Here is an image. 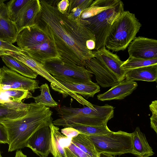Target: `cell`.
<instances>
[{"label":"cell","instance_id":"60d3db41","mask_svg":"<svg viewBox=\"0 0 157 157\" xmlns=\"http://www.w3.org/2000/svg\"><path fill=\"white\" fill-rule=\"evenodd\" d=\"M0 157H2L1 155V151L0 150Z\"/></svg>","mask_w":157,"mask_h":157},{"label":"cell","instance_id":"2e32d148","mask_svg":"<svg viewBox=\"0 0 157 157\" xmlns=\"http://www.w3.org/2000/svg\"><path fill=\"white\" fill-rule=\"evenodd\" d=\"M23 51L42 65L46 60L59 58L54 42L51 38L28 50Z\"/></svg>","mask_w":157,"mask_h":157},{"label":"cell","instance_id":"f546056e","mask_svg":"<svg viewBox=\"0 0 157 157\" xmlns=\"http://www.w3.org/2000/svg\"><path fill=\"white\" fill-rule=\"evenodd\" d=\"M70 138L64 147L66 157H91L78 147Z\"/></svg>","mask_w":157,"mask_h":157},{"label":"cell","instance_id":"484cf974","mask_svg":"<svg viewBox=\"0 0 157 157\" xmlns=\"http://www.w3.org/2000/svg\"><path fill=\"white\" fill-rule=\"evenodd\" d=\"M67 127L73 128L81 133L88 136L101 135L107 134L111 131L107 125L98 126L74 124L69 125Z\"/></svg>","mask_w":157,"mask_h":157},{"label":"cell","instance_id":"83f0119b","mask_svg":"<svg viewBox=\"0 0 157 157\" xmlns=\"http://www.w3.org/2000/svg\"><path fill=\"white\" fill-rule=\"evenodd\" d=\"M155 64H157V58L145 59L129 57L121 67L126 73L130 70Z\"/></svg>","mask_w":157,"mask_h":157},{"label":"cell","instance_id":"d6986e66","mask_svg":"<svg viewBox=\"0 0 157 157\" xmlns=\"http://www.w3.org/2000/svg\"><path fill=\"white\" fill-rule=\"evenodd\" d=\"M132 134V154L137 157H149L154 155L152 148L139 127H137Z\"/></svg>","mask_w":157,"mask_h":157},{"label":"cell","instance_id":"ac0fdd59","mask_svg":"<svg viewBox=\"0 0 157 157\" xmlns=\"http://www.w3.org/2000/svg\"><path fill=\"white\" fill-rule=\"evenodd\" d=\"M27 104L23 102L0 103V121L24 117L27 113Z\"/></svg>","mask_w":157,"mask_h":157},{"label":"cell","instance_id":"7402d4cb","mask_svg":"<svg viewBox=\"0 0 157 157\" xmlns=\"http://www.w3.org/2000/svg\"><path fill=\"white\" fill-rule=\"evenodd\" d=\"M51 130V150L54 157H66L64 147L69 138L63 135L59 128L52 123L50 125Z\"/></svg>","mask_w":157,"mask_h":157},{"label":"cell","instance_id":"ba28073f","mask_svg":"<svg viewBox=\"0 0 157 157\" xmlns=\"http://www.w3.org/2000/svg\"><path fill=\"white\" fill-rule=\"evenodd\" d=\"M50 38L47 32L36 24L25 28L18 33L16 42L19 48L26 51Z\"/></svg>","mask_w":157,"mask_h":157},{"label":"cell","instance_id":"4316f807","mask_svg":"<svg viewBox=\"0 0 157 157\" xmlns=\"http://www.w3.org/2000/svg\"><path fill=\"white\" fill-rule=\"evenodd\" d=\"M40 94L35 97H33L35 103L44 105L47 107H57L58 104L52 98L49 86L47 84L45 83L40 86Z\"/></svg>","mask_w":157,"mask_h":157},{"label":"cell","instance_id":"9a60e30c","mask_svg":"<svg viewBox=\"0 0 157 157\" xmlns=\"http://www.w3.org/2000/svg\"><path fill=\"white\" fill-rule=\"evenodd\" d=\"M137 86L135 81L124 80L112 86L107 91L99 94L97 98L102 101L123 99L131 94Z\"/></svg>","mask_w":157,"mask_h":157},{"label":"cell","instance_id":"836d02e7","mask_svg":"<svg viewBox=\"0 0 157 157\" xmlns=\"http://www.w3.org/2000/svg\"><path fill=\"white\" fill-rule=\"evenodd\" d=\"M62 133L67 137L72 138L76 136L80 132L71 127H67L61 129Z\"/></svg>","mask_w":157,"mask_h":157},{"label":"cell","instance_id":"ab89813d","mask_svg":"<svg viewBox=\"0 0 157 157\" xmlns=\"http://www.w3.org/2000/svg\"><path fill=\"white\" fill-rule=\"evenodd\" d=\"M6 1V0H0V6H1Z\"/></svg>","mask_w":157,"mask_h":157},{"label":"cell","instance_id":"e575fe53","mask_svg":"<svg viewBox=\"0 0 157 157\" xmlns=\"http://www.w3.org/2000/svg\"><path fill=\"white\" fill-rule=\"evenodd\" d=\"M69 5L68 0H59L56 7L59 11L63 13H66Z\"/></svg>","mask_w":157,"mask_h":157},{"label":"cell","instance_id":"5bb4252c","mask_svg":"<svg viewBox=\"0 0 157 157\" xmlns=\"http://www.w3.org/2000/svg\"><path fill=\"white\" fill-rule=\"evenodd\" d=\"M84 66L94 74L102 87L112 86L119 82L115 76L95 57L86 60Z\"/></svg>","mask_w":157,"mask_h":157},{"label":"cell","instance_id":"b9f144b4","mask_svg":"<svg viewBox=\"0 0 157 157\" xmlns=\"http://www.w3.org/2000/svg\"><path fill=\"white\" fill-rule=\"evenodd\" d=\"M97 157H100L99 156V155Z\"/></svg>","mask_w":157,"mask_h":157},{"label":"cell","instance_id":"44dd1931","mask_svg":"<svg viewBox=\"0 0 157 157\" xmlns=\"http://www.w3.org/2000/svg\"><path fill=\"white\" fill-rule=\"evenodd\" d=\"M33 97L31 93L28 90L12 89L10 86L0 84V103L22 102L23 100Z\"/></svg>","mask_w":157,"mask_h":157},{"label":"cell","instance_id":"e0dca14e","mask_svg":"<svg viewBox=\"0 0 157 157\" xmlns=\"http://www.w3.org/2000/svg\"><path fill=\"white\" fill-rule=\"evenodd\" d=\"M18 32L14 23L9 17L4 3L0 6V40L13 44L16 42Z\"/></svg>","mask_w":157,"mask_h":157},{"label":"cell","instance_id":"30bf717a","mask_svg":"<svg viewBox=\"0 0 157 157\" xmlns=\"http://www.w3.org/2000/svg\"><path fill=\"white\" fill-rule=\"evenodd\" d=\"M50 125L44 126L35 132L26 144V147L30 148L40 157H47L51 152L52 135Z\"/></svg>","mask_w":157,"mask_h":157},{"label":"cell","instance_id":"9c48e42d","mask_svg":"<svg viewBox=\"0 0 157 157\" xmlns=\"http://www.w3.org/2000/svg\"><path fill=\"white\" fill-rule=\"evenodd\" d=\"M129 57L150 59L157 58V40L143 36L136 37L128 46Z\"/></svg>","mask_w":157,"mask_h":157},{"label":"cell","instance_id":"8d00e7d4","mask_svg":"<svg viewBox=\"0 0 157 157\" xmlns=\"http://www.w3.org/2000/svg\"><path fill=\"white\" fill-rule=\"evenodd\" d=\"M84 0H69V6L66 13L69 14L74 9L82 3Z\"/></svg>","mask_w":157,"mask_h":157},{"label":"cell","instance_id":"4dcf8cb0","mask_svg":"<svg viewBox=\"0 0 157 157\" xmlns=\"http://www.w3.org/2000/svg\"><path fill=\"white\" fill-rule=\"evenodd\" d=\"M93 1L92 0H84L80 5L72 10L69 14H67V17L70 18L78 19L82 11L88 7Z\"/></svg>","mask_w":157,"mask_h":157},{"label":"cell","instance_id":"3957f363","mask_svg":"<svg viewBox=\"0 0 157 157\" xmlns=\"http://www.w3.org/2000/svg\"><path fill=\"white\" fill-rule=\"evenodd\" d=\"M141 26L134 13L124 11L113 25L105 47L113 52L125 50L136 37Z\"/></svg>","mask_w":157,"mask_h":157},{"label":"cell","instance_id":"d4e9b609","mask_svg":"<svg viewBox=\"0 0 157 157\" xmlns=\"http://www.w3.org/2000/svg\"><path fill=\"white\" fill-rule=\"evenodd\" d=\"M71 140L76 146L91 157L99 156L93 144L86 135L80 133Z\"/></svg>","mask_w":157,"mask_h":157},{"label":"cell","instance_id":"d590c367","mask_svg":"<svg viewBox=\"0 0 157 157\" xmlns=\"http://www.w3.org/2000/svg\"><path fill=\"white\" fill-rule=\"evenodd\" d=\"M7 134L4 126L0 123V143L8 144Z\"/></svg>","mask_w":157,"mask_h":157},{"label":"cell","instance_id":"277c9868","mask_svg":"<svg viewBox=\"0 0 157 157\" xmlns=\"http://www.w3.org/2000/svg\"><path fill=\"white\" fill-rule=\"evenodd\" d=\"M124 11V4L121 0L114 6L104 10L95 15L80 22L94 35V50L105 47L106 39L114 23Z\"/></svg>","mask_w":157,"mask_h":157},{"label":"cell","instance_id":"52a82bcc","mask_svg":"<svg viewBox=\"0 0 157 157\" xmlns=\"http://www.w3.org/2000/svg\"><path fill=\"white\" fill-rule=\"evenodd\" d=\"M0 84L33 93L40 88L39 81L24 76L4 66L0 68Z\"/></svg>","mask_w":157,"mask_h":157},{"label":"cell","instance_id":"6da1fadb","mask_svg":"<svg viewBox=\"0 0 157 157\" xmlns=\"http://www.w3.org/2000/svg\"><path fill=\"white\" fill-rule=\"evenodd\" d=\"M40 11L37 24L53 40L59 58L64 61L84 66L85 61L94 57L93 51L86 46L95 40L94 34L78 19L68 17L46 0H40Z\"/></svg>","mask_w":157,"mask_h":157},{"label":"cell","instance_id":"7a4b0ae2","mask_svg":"<svg viewBox=\"0 0 157 157\" xmlns=\"http://www.w3.org/2000/svg\"><path fill=\"white\" fill-rule=\"evenodd\" d=\"M52 113L48 107L31 103L29 104L27 113L24 117L0 121L7 134L8 151L26 147L29 139L35 132L52 123Z\"/></svg>","mask_w":157,"mask_h":157},{"label":"cell","instance_id":"ffe728a7","mask_svg":"<svg viewBox=\"0 0 157 157\" xmlns=\"http://www.w3.org/2000/svg\"><path fill=\"white\" fill-rule=\"evenodd\" d=\"M125 80L157 82V64L129 70L125 73Z\"/></svg>","mask_w":157,"mask_h":157},{"label":"cell","instance_id":"f1b7e54d","mask_svg":"<svg viewBox=\"0 0 157 157\" xmlns=\"http://www.w3.org/2000/svg\"><path fill=\"white\" fill-rule=\"evenodd\" d=\"M29 0H11L6 3L9 19L13 21L23 7Z\"/></svg>","mask_w":157,"mask_h":157},{"label":"cell","instance_id":"8fae6325","mask_svg":"<svg viewBox=\"0 0 157 157\" xmlns=\"http://www.w3.org/2000/svg\"><path fill=\"white\" fill-rule=\"evenodd\" d=\"M94 57L98 60L108 71L113 74L119 82L125 78V71L121 67L122 61L117 54L103 47L93 50Z\"/></svg>","mask_w":157,"mask_h":157},{"label":"cell","instance_id":"7c38bea8","mask_svg":"<svg viewBox=\"0 0 157 157\" xmlns=\"http://www.w3.org/2000/svg\"><path fill=\"white\" fill-rule=\"evenodd\" d=\"M52 76L68 89L86 99L93 98L100 90L99 86L92 81L85 82L63 76Z\"/></svg>","mask_w":157,"mask_h":157},{"label":"cell","instance_id":"8992f818","mask_svg":"<svg viewBox=\"0 0 157 157\" xmlns=\"http://www.w3.org/2000/svg\"><path fill=\"white\" fill-rule=\"evenodd\" d=\"M42 65L52 76H63L85 82L92 81L93 74L85 67L64 61L59 58L46 60Z\"/></svg>","mask_w":157,"mask_h":157},{"label":"cell","instance_id":"cb8c5ba5","mask_svg":"<svg viewBox=\"0 0 157 157\" xmlns=\"http://www.w3.org/2000/svg\"><path fill=\"white\" fill-rule=\"evenodd\" d=\"M119 0H96L81 13L78 19H85L94 16L104 10L115 5Z\"/></svg>","mask_w":157,"mask_h":157},{"label":"cell","instance_id":"74e56055","mask_svg":"<svg viewBox=\"0 0 157 157\" xmlns=\"http://www.w3.org/2000/svg\"><path fill=\"white\" fill-rule=\"evenodd\" d=\"M14 157H27L26 155H25L21 150H17Z\"/></svg>","mask_w":157,"mask_h":157},{"label":"cell","instance_id":"5b68a950","mask_svg":"<svg viewBox=\"0 0 157 157\" xmlns=\"http://www.w3.org/2000/svg\"><path fill=\"white\" fill-rule=\"evenodd\" d=\"M87 136L93 144L99 155L105 153L114 156L131 153L132 133L121 131H111L101 135Z\"/></svg>","mask_w":157,"mask_h":157},{"label":"cell","instance_id":"d6a6232c","mask_svg":"<svg viewBox=\"0 0 157 157\" xmlns=\"http://www.w3.org/2000/svg\"><path fill=\"white\" fill-rule=\"evenodd\" d=\"M150 109L152 115L150 118L151 127L157 133V100L152 101L149 105Z\"/></svg>","mask_w":157,"mask_h":157},{"label":"cell","instance_id":"603a6c76","mask_svg":"<svg viewBox=\"0 0 157 157\" xmlns=\"http://www.w3.org/2000/svg\"><path fill=\"white\" fill-rule=\"evenodd\" d=\"M3 62L9 68L30 78H35L38 74L21 62L9 55L1 56Z\"/></svg>","mask_w":157,"mask_h":157},{"label":"cell","instance_id":"1f68e13d","mask_svg":"<svg viewBox=\"0 0 157 157\" xmlns=\"http://www.w3.org/2000/svg\"><path fill=\"white\" fill-rule=\"evenodd\" d=\"M21 50L18 47L14 46L10 42L0 40V56L4 55H7V51L19 52Z\"/></svg>","mask_w":157,"mask_h":157},{"label":"cell","instance_id":"4fadbf2b","mask_svg":"<svg viewBox=\"0 0 157 157\" xmlns=\"http://www.w3.org/2000/svg\"><path fill=\"white\" fill-rule=\"evenodd\" d=\"M40 10L39 0H29L13 21L18 33L23 29L37 24Z\"/></svg>","mask_w":157,"mask_h":157},{"label":"cell","instance_id":"f35d334b","mask_svg":"<svg viewBox=\"0 0 157 157\" xmlns=\"http://www.w3.org/2000/svg\"><path fill=\"white\" fill-rule=\"evenodd\" d=\"M100 157H115V156L105 153H101L99 155Z\"/></svg>","mask_w":157,"mask_h":157}]
</instances>
